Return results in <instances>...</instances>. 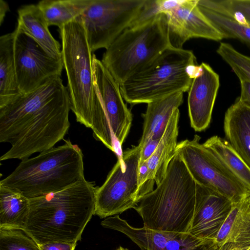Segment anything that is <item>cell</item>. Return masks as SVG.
I'll use <instances>...</instances> for the list:
<instances>
[{
  "mask_svg": "<svg viewBox=\"0 0 250 250\" xmlns=\"http://www.w3.org/2000/svg\"><path fill=\"white\" fill-rule=\"evenodd\" d=\"M71 103L61 77L0 106V142L10 144L0 161L29 158L63 139Z\"/></svg>",
  "mask_w": 250,
  "mask_h": 250,
  "instance_id": "6da1fadb",
  "label": "cell"
},
{
  "mask_svg": "<svg viewBox=\"0 0 250 250\" xmlns=\"http://www.w3.org/2000/svg\"><path fill=\"white\" fill-rule=\"evenodd\" d=\"M97 187L85 178L61 190L29 199L23 230L38 245L76 243L95 214Z\"/></svg>",
  "mask_w": 250,
  "mask_h": 250,
  "instance_id": "7a4b0ae2",
  "label": "cell"
},
{
  "mask_svg": "<svg viewBox=\"0 0 250 250\" xmlns=\"http://www.w3.org/2000/svg\"><path fill=\"white\" fill-rule=\"evenodd\" d=\"M197 188L198 184L176 153L162 181L134 209L147 228L188 233L196 208Z\"/></svg>",
  "mask_w": 250,
  "mask_h": 250,
  "instance_id": "3957f363",
  "label": "cell"
},
{
  "mask_svg": "<svg viewBox=\"0 0 250 250\" xmlns=\"http://www.w3.org/2000/svg\"><path fill=\"white\" fill-rule=\"evenodd\" d=\"M59 33L71 110L78 122L96 134L101 127L103 110L94 83L92 55L81 17L59 28Z\"/></svg>",
  "mask_w": 250,
  "mask_h": 250,
  "instance_id": "277c9868",
  "label": "cell"
},
{
  "mask_svg": "<svg viewBox=\"0 0 250 250\" xmlns=\"http://www.w3.org/2000/svg\"><path fill=\"white\" fill-rule=\"evenodd\" d=\"M64 144L21 160L0 185L28 199L61 190L83 179V154L69 140Z\"/></svg>",
  "mask_w": 250,
  "mask_h": 250,
  "instance_id": "5b68a950",
  "label": "cell"
},
{
  "mask_svg": "<svg viewBox=\"0 0 250 250\" xmlns=\"http://www.w3.org/2000/svg\"><path fill=\"white\" fill-rule=\"evenodd\" d=\"M201 70L191 50L170 46L120 85L124 100L131 104H148L178 92H188Z\"/></svg>",
  "mask_w": 250,
  "mask_h": 250,
  "instance_id": "8992f818",
  "label": "cell"
},
{
  "mask_svg": "<svg viewBox=\"0 0 250 250\" xmlns=\"http://www.w3.org/2000/svg\"><path fill=\"white\" fill-rule=\"evenodd\" d=\"M170 46L167 16L158 12L125 29L106 49L101 61L121 85Z\"/></svg>",
  "mask_w": 250,
  "mask_h": 250,
  "instance_id": "52a82bcc",
  "label": "cell"
},
{
  "mask_svg": "<svg viewBox=\"0 0 250 250\" xmlns=\"http://www.w3.org/2000/svg\"><path fill=\"white\" fill-rule=\"evenodd\" d=\"M147 0H92L80 16L94 52L107 49L140 17Z\"/></svg>",
  "mask_w": 250,
  "mask_h": 250,
  "instance_id": "ba28073f",
  "label": "cell"
},
{
  "mask_svg": "<svg viewBox=\"0 0 250 250\" xmlns=\"http://www.w3.org/2000/svg\"><path fill=\"white\" fill-rule=\"evenodd\" d=\"M142 147L123 151L106 180L95 193V214L103 218L117 215L139 202L138 171Z\"/></svg>",
  "mask_w": 250,
  "mask_h": 250,
  "instance_id": "9c48e42d",
  "label": "cell"
},
{
  "mask_svg": "<svg viewBox=\"0 0 250 250\" xmlns=\"http://www.w3.org/2000/svg\"><path fill=\"white\" fill-rule=\"evenodd\" d=\"M200 137L178 143V153L196 182L226 197L232 202L250 196V192L203 144Z\"/></svg>",
  "mask_w": 250,
  "mask_h": 250,
  "instance_id": "30bf717a",
  "label": "cell"
},
{
  "mask_svg": "<svg viewBox=\"0 0 250 250\" xmlns=\"http://www.w3.org/2000/svg\"><path fill=\"white\" fill-rule=\"evenodd\" d=\"M14 54L17 83L21 94L28 93L49 80L61 77L62 59L50 56L31 37L16 28Z\"/></svg>",
  "mask_w": 250,
  "mask_h": 250,
  "instance_id": "8fae6325",
  "label": "cell"
},
{
  "mask_svg": "<svg viewBox=\"0 0 250 250\" xmlns=\"http://www.w3.org/2000/svg\"><path fill=\"white\" fill-rule=\"evenodd\" d=\"M92 61L95 87L118 157L123 152L122 146L130 130L132 115L124 101L120 84L95 54Z\"/></svg>",
  "mask_w": 250,
  "mask_h": 250,
  "instance_id": "7c38bea8",
  "label": "cell"
},
{
  "mask_svg": "<svg viewBox=\"0 0 250 250\" xmlns=\"http://www.w3.org/2000/svg\"><path fill=\"white\" fill-rule=\"evenodd\" d=\"M157 2L158 12L167 16L172 46L182 48L185 42L194 38L214 41L224 39L201 12L197 0H157Z\"/></svg>",
  "mask_w": 250,
  "mask_h": 250,
  "instance_id": "4fadbf2b",
  "label": "cell"
},
{
  "mask_svg": "<svg viewBox=\"0 0 250 250\" xmlns=\"http://www.w3.org/2000/svg\"><path fill=\"white\" fill-rule=\"evenodd\" d=\"M232 204L226 197L198 184L196 206L188 233L209 246L229 213Z\"/></svg>",
  "mask_w": 250,
  "mask_h": 250,
  "instance_id": "5bb4252c",
  "label": "cell"
},
{
  "mask_svg": "<svg viewBox=\"0 0 250 250\" xmlns=\"http://www.w3.org/2000/svg\"><path fill=\"white\" fill-rule=\"evenodd\" d=\"M200 65L188 91V110L191 127L200 132L209 125L220 86L219 76L208 63Z\"/></svg>",
  "mask_w": 250,
  "mask_h": 250,
  "instance_id": "9a60e30c",
  "label": "cell"
},
{
  "mask_svg": "<svg viewBox=\"0 0 250 250\" xmlns=\"http://www.w3.org/2000/svg\"><path fill=\"white\" fill-rule=\"evenodd\" d=\"M250 248V196L232 202L208 250H247Z\"/></svg>",
  "mask_w": 250,
  "mask_h": 250,
  "instance_id": "2e32d148",
  "label": "cell"
},
{
  "mask_svg": "<svg viewBox=\"0 0 250 250\" xmlns=\"http://www.w3.org/2000/svg\"><path fill=\"white\" fill-rule=\"evenodd\" d=\"M224 128L227 141L250 167V106L238 98L225 113Z\"/></svg>",
  "mask_w": 250,
  "mask_h": 250,
  "instance_id": "e0dca14e",
  "label": "cell"
},
{
  "mask_svg": "<svg viewBox=\"0 0 250 250\" xmlns=\"http://www.w3.org/2000/svg\"><path fill=\"white\" fill-rule=\"evenodd\" d=\"M18 14L16 28L33 38L50 56L62 59V47L51 34L49 26L38 5H23L18 10Z\"/></svg>",
  "mask_w": 250,
  "mask_h": 250,
  "instance_id": "ac0fdd59",
  "label": "cell"
},
{
  "mask_svg": "<svg viewBox=\"0 0 250 250\" xmlns=\"http://www.w3.org/2000/svg\"><path fill=\"white\" fill-rule=\"evenodd\" d=\"M183 102V92H178L147 104L143 115V134L138 145L142 146L149 139H162L170 118Z\"/></svg>",
  "mask_w": 250,
  "mask_h": 250,
  "instance_id": "d6986e66",
  "label": "cell"
},
{
  "mask_svg": "<svg viewBox=\"0 0 250 250\" xmlns=\"http://www.w3.org/2000/svg\"><path fill=\"white\" fill-rule=\"evenodd\" d=\"M179 117L178 109L170 118L157 148L145 161L148 167L149 179L157 186L163 180L170 162L176 154Z\"/></svg>",
  "mask_w": 250,
  "mask_h": 250,
  "instance_id": "ffe728a7",
  "label": "cell"
},
{
  "mask_svg": "<svg viewBox=\"0 0 250 250\" xmlns=\"http://www.w3.org/2000/svg\"><path fill=\"white\" fill-rule=\"evenodd\" d=\"M101 225L124 234L141 250H163L168 241L177 233L153 230L145 226L133 227L118 215L107 217L101 222Z\"/></svg>",
  "mask_w": 250,
  "mask_h": 250,
  "instance_id": "44dd1931",
  "label": "cell"
},
{
  "mask_svg": "<svg viewBox=\"0 0 250 250\" xmlns=\"http://www.w3.org/2000/svg\"><path fill=\"white\" fill-rule=\"evenodd\" d=\"M14 36L13 31L0 37V106L21 94L17 80Z\"/></svg>",
  "mask_w": 250,
  "mask_h": 250,
  "instance_id": "7402d4cb",
  "label": "cell"
},
{
  "mask_svg": "<svg viewBox=\"0 0 250 250\" xmlns=\"http://www.w3.org/2000/svg\"><path fill=\"white\" fill-rule=\"evenodd\" d=\"M29 199L0 185V229L23 230L28 215Z\"/></svg>",
  "mask_w": 250,
  "mask_h": 250,
  "instance_id": "603a6c76",
  "label": "cell"
},
{
  "mask_svg": "<svg viewBox=\"0 0 250 250\" xmlns=\"http://www.w3.org/2000/svg\"><path fill=\"white\" fill-rule=\"evenodd\" d=\"M203 144L250 192V167L229 142L218 136H213Z\"/></svg>",
  "mask_w": 250,
  "mask_h": 250,
  "instance_id": "cb8c5ba5",
  "label": "cell"
},
{
  "mask_svg": "<svg viewBox=\"0 0 250 250\" xmlns=\"http://www.w3.org/2000/svg\"><path fill=\"white\" fill-rule=\"evenodd\" d=\"M92 0H42L37 4L48 25L59 29L80 17Z\"/></svg>",
  "mask_w": 250,
  "mask_h": 250,
  "instance_id": "d4e9b609",
  "label": "cell"
},
{
  "mask_svg": "<svg viewBox=\"0 0 250 250\" xmlns=\"http://www.w3.org/2000/svg\"><path fill=\"white\" fill-rule=\"evenodd\" d=\"M198 6L224 39L238 40L250 48V25L208 8Z\"/></svg>",
  "mask_w": 250,
  "mask_h": 250,
  "instance_id": "484cf974",
  "label": "cell"
},
{
  "mask_svg": "<svg viewBox=\"0 0 250 250\" xmlns=\"http://www.w3.org/2000/svg\"><path fill=\"white\" fill-rule=\"evenodd\" d=\"M197 5L250 25V0H197Z\"/></svg>",
  "mask_w": 250,
  "mask_h": 250,
  "instance_id": "4316f807",
  "label": "cell"
},
{
  "mask_svg": "<svg viewBox=\"0 0 250 250\" xmlns=\"http://www.w3.org/2000/svg\"><path fill=\"white\" fill-rule=\"evenodd\" d=\"M218 54L231 67L239 80L250 83V57L236 50L231 44L221 42L216 50Z\"/></svg>",
  "mask_w": 250,
  "mask_h": 250,
  "instance_id": "83f0119b",
  "label": "cell"
},
{
  "mask_svg": "<svg viewBox=\"0 0 250 250\" xmlns=\"http://www.w3.org/2000/svg\"><path fill=\"white\" fill-rule=\"evenodd\" d=\"M0 250H41L37 243L23 230L0 229Z\"/></svg>",
  "mask_w": 250,
  "mask_h": 250,
  "instance_id": "f1b7e54d",
  "label": "cell"
},
{
  "mask_svg": "<svg viewBox=\"0 0 250 250\" xmlns=\"http://www.w3.org/2000/svg\"><path fill=\"white\" fill-rule=\"evenodd\" d=\"M208 246L204 241L189 233L177 232L163 250H208Z\"/></svg>",
  "mask_w": 250,
  "mask_h": 250,
  "instance_id": "f546056e",
  "label": "cell"
},
{
  "mask_svg": "<svg viewBox=\"0 0 250 250\" xmlns=\"http://www.w3.org/2000/svg\"><path fill=\"white\" fill-rule=\"evenodd\" d=\"M161 140L149 139L142 147L140 163L148 160L157 148Z\"/></svg>",
  "mask_w": 250,
  "mask_h": 250,
  "instance_id": "4dcf8cb0",
  "label": "cell"
},
{
  "mask_svg": "<svg viewBox=\"0 0 250 250\" xmlns=\"http://www.w3.org/2000/svg\"><path fill=\"white\" fill-rule=\"evenodd\" d=\"M76 243L52 242L39 245L41 250H74Z\"/></svg>",
  "mask_w": 250,
  "mask_h": 250,
  "instance_id": "1f68e13d",
  "label": "cell"
},
{
  "mask_svg": "<svg viewBox=\"0 0 250 250\" xmlns=\"http://www.w3.org/2000/svg\"><path fill=\"white\" fill-rule=\"evenodd\" d=\"M241 94L239 100L250 106V83L246 80H240Z\"/></svg>",
  "mask_w": 250,
  "mask_h": 250,
  "instance_id": "d6a6232c",
  "label": "cell"
},
{
  "mask_svg": "<svg viewBox=\"0 0 250 250\" xmlns=\"http://www.w3.org/2000/svg\"><path fill=\"white\" fill-rule=\"evenodd\" d=\"M9 9L8 3L3 0H0V25L2 23L6 13Z\"/></svg>",
  "mask_w": 250,
  "mask_h": 250,
  "instance_id": "836d02e7",
  "label": "cell"
},
{
  "mask_svg": "<svg viewBox=\"0 0 250 250\" xmlns=\"http://www.w3.org/2000/svg\"><path fill=\"white\" fill-rule=\"evenodd\" d=\"M116 250H129L126 248H124L122 247H120L118 249H117Z\"/></svg>",
  "mask_w": 250,
  "mask_h": 250,
  "instance_id": "e575fe53",
  "label": "cell"
},
{
  "mask_svg": "<svg viewBox=\"0 0 250 250\" xmlns=\"http://www.w3.org/2000/svg\"><path fill=\"white\" fill-rule=\"evenodd\" d=\"M247 250H250V248L249 249H248Z\"/></svg>",
  "mask_w": 250,
  "mask_h": 250,
  "instance_id": "d590c367",
  "label": "cell"
}]
</instances>
